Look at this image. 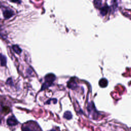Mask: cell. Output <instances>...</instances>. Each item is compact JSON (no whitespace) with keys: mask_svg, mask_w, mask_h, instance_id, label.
Wrapping results in <instances>:
<instances>
[{"mask_svg":"<svg viewBox=\"0 0 131 131\" xmlns=\"http://www.w3.org/2000/svg\"><path fill=\"white\" fill-rule=\"evenodd\" d=\"M22 131H42L38 124L35 121H30L23 124Z\"/></svg>","mask_w":131,"mask_h":131,"instance_id":"cell-1","label":"cell"},{"mask_svg":"<svg viewBox=\"0 0 131 131\" xmlns=\"http://www.w3.org/2000/svg\"><path fill=\"white\" fill-rule=\"evenodd\" d=\"M45 82L43 83L41 90H43L50 86L55 79V76L52 73H49L45 77Z\"/></svg>","mask_w":131,"mask_h":131,"instance_id":"cell-2","label":"cell"},{"mask_svg":"<svg viewBox=\"0 0 131 131\" xmlns=\"http://www.w3.org/2000/svg\"><path fill=\"white\" fill-rule=\"evenodd\" d=\"M10 107L7 105H3V103L0 101V116L1 115L3 114L4 115H6L9 113L10 112ZM0 121H1V117H0Z\"/></svg>","mask_w":131,"mask_h":131,"instance_id":"cell-3","label":"cell"},{"mask_svg":"<svg viewBox=\"0 0 131 131\" xmlns=\"http://www.w3.org/2000/svg\"><path fill=\"white\" fill-rule=\"evenodd\" d=\"M18 121L14 116H12L9 117L7 121V123L9 126H15L18 124Z\"/></svg>","mask_w":131,"mask_h":131,"instance_id":"cell-4","label":"cell"},{"mask_svg":"<svg viewBox=\"0 0 131 131\" xmlns=\"http://www.w3.org/2000/svg\"><path fill=\"white\" fill-rule=\"evenodd\" d=\"M14 15L13 12L9 9H6L4 10L3 12V15L5 18L6 19H8L10 17H11L13 15Z\"/></svg>","mask_w":131,"mask_h":131,"instance_id":"cell-5","label":"cell"},{"mask_svg":"<svg viewBox=\"0 0 131 131\" xmlns=\"http://www.w3.org/2000/svg\"><path fill=\"white\" fill-rule=\"evenodd\" d=\"M99 85L101 88H105L108 85V81L106 78H101L99 81Z\"/></svg>","mask_w":131,"mask_h":131,"instance_id":"cell-6","label":"cell"},{"mask_svg":"<svg viewBox=\"0 0 131 131\" xmlns=\"http://www.w3.org/2000/svg\"><path fill=\"white\" fill-rule=\"evenodd\" d=\"M0 62H1V65L2 66H5L6 65V63H7L6 57L2 54H0Z\"/></svg>","mask_w":131,"mask_h":131,"instance_id":"cell-7","label":"cell"},{"mask_svg":"<svg viewBox=\"0 0 131 131\" xmlns=\"http://www.w3.org/2000/svg\"><path fill=\"white\" fill-rule=\"evenodd\" d=\"M12 49L13 51L17 54H19L21 52V49L17 45H13L12 46Z\"/></svg>","mask_w":131,"mask_h":131,"instance_id":"cell-8","label":"cell"},{"mask_svg":"<svg viewBox=\"0 0 131 131\" xmlns=\"http://www.w3.org/2000/svg\"><path fill=\"white\" fill-rule=\"evenodd\" d=\"M108 7L107 6L102 7L100 9V13L102 15H105L108 12Z\"/></svg>","mask_w":131,"mask_h":131,"instance_id":"cell-9","label":"cell"},{"mask_svg":"<svg viewBox=\"0 0 131 131\" xmlns=\"http://www.w3.org/2000/svg\"><path fill=\"white\" fill-rule=\"evenodd\" d=\"M76 83L75 82V81L72 79H71L68 82V86L70 88V89H74L76 87Z\"/></svg>","mask_w":131,"mask_h":131,"instance_id":"cell-10","label":"cell"},{"mask_svg":"<svg viewBox=\"0 0 131 131\" xmlns=\"http://www.w3.org/2000/svg\"><path fill=\"white\" fill-rule=\"evenodd\" d=\"M63 117H64V118H66V119L70 120V119H71L72 118V114L70 112H69V111H67V112H66L64 113Z\"/></svg>","mask_w":131,"mask_h":131,"instance_id":"cell-11","label":"cell"},{"mask_svg":"<svg viewBox=\"0 0 131 131\" xmlns=\"http://www.w3.org/2000/svg\"><path fill=\"white\" fill-rule=\"evenodd\" d=\"M94 4L97 8H99L101 5V1L100 0H95Z\"/></svg>","mask_w":131,"mask_h":131,"instance_id":"cell-12","label":"cell"},{"mask_svg":"<svg viewBox=\"0 0 131 131\" xmlns=\"http://www.w3.org/2000/svg\"><path fill=\"white\" fill-rule=\"evenodd\" d=\"M7 83H8L9 85H12L13 84V82H12V80L11 78L8 79V80L7 81Z\"/></svg>","mask_w":131,"mask_h":131,"instance_id":"cell-13","label":"cell"},{"mask_svg":"<svg viewBox=\"0 0 131 131\" xmlns=\"http://www.w3.org/2000/svg\"><path fill=\"white\" fill-rule=\"evenodd\" d=\"M9 1H10L11 2H14V3H20L19 0H9Z\"/></svg>","mask_w":131,"mask_h":131,"instance_id":"cell-14","label":"cell"},{"mask_svg":"<svg viewBox=\"0 0 131 131\" xmlns=\"http://www.w3.org/2000/svg\"><path fill=\"white\" fill-rule=\"evenodd\" d=\"M49 131H56V130L55 129H51V130H50Z\"/></svg>","mask_w":131,"mask_h":131,"instance_id":"cell-15","label":"cell"}]
</instances>
